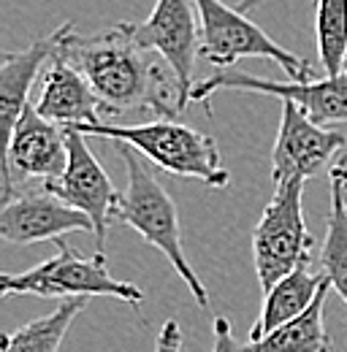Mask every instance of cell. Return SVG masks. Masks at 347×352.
Wrapping results in <instances>:
<instances>
[{"label":"cell","instance_id":"cell-17","mask_svg":"<svg viewBox=\"0 0 347 352\" xmlns=\"http://www.w3.org/2000/svg\"><path fill=\"white\" fill-rule=\"evenodd\" d=\"M87 307V298H63V304L49 314L30 320L28 325L17 328L14 333L3 336V352H60V344L76 320V314Z\"/></svg>","mask_w":347,"mask_h":352},{"label":"cell","instance_id":"cell-20","mask_svg":"<svg viewBox=\"0 0 347 352\" xmlns=\"http://www.w3.org/2000/svg\"><path fill=\"white\" fill-rule=\"evenodd\" d=\"M212 352H244V347L236 342L231 322L225 317H217L212 322Z\"/></svg>","mask_w":347,"mask_h":352},{"label":"cell","instance_id":"cell-10","mask_svg":"<svg viewBox=\"0 0 347 352\" xmlns=\"http://www.w3.org/2000/svg\"><path fill=\"white\" fill-rule=\"evenodd\" d=\"M65 138H68V166L60 174V179L49 182L46 187L54 195H60L68 206L79 209L92 220V228H95L92 236H95L98 252H103L109 228L114 222L120 192L114 190L112 179L98 163V157L90 152L85 133L76 128H65Z\"/></svg>","mask_w":347,"mask_h":352},{"label":"cell","instance_id":"cell-8","mask_svg":"<svg viewBox=\"0 0 347 352\" xmlns=\"http://www.w3.org/2000/svg\"><path fill=\"white\" fill-rule=\"evenodd\" d=\"M220 89H239V92H258L271 95L282 100H293L304 114L323 125V128H337L347 122V74L339 76H326L320 82H274V79H260L253 74H236V71H217L209 79L196 82L190 92V103H207Z\"/></svg>","mask_w":347,"mask_h":352},{"label":"cell","instance_id":"cell-21","mask_svg":"<svg viewBox=\"0 0 347 352\" xmlns=\"http://www.w3.org/2000/svg\"><path fill=\"white\" fill-rule=\"evenodd\" d=\"M155 352H182V328L176 320H166L160 333H158V344Z\"/></svg>","mask_w":347,"mask_h":352},{"label":"cell","instance_id":"cell-18","mask_svg":"<svg viewBox=\"0 0 347 352\" xmlns=\"http://www.w3.org/2000/svg\"><path fill=\"white\" fill-rule=\"evenodd\" d=\"M320 271L347 307V201L337 182H331V217L320 252Z\"/></svg>","mask_w":347,"mask_h":352},{"label":"cell","instance_id":"cell-19","mask_svg":"<svg viewBox=\"0 0 347 352\" xmlns=\"http://www.w3.org/2000/svg\"><path fill=\"white\" fill-rule=\"evenodd\" d=\"M315 36L317 57L326 76L345 74L347 57V0H317L315 3Z\"/></svg>","mask_w":347,"mask_h":352},{"label":"cell","instance_id":"cell-23","mask_svg":"<svg viewBox=\"0 0 347 352\" xmlns=\"http://www.w3.org/2000/svg\"><path fill=\"white\" fill-rule=\"evenodd\" d=\"M233 3H236L233 8H239L242 14H250V11H255V8H258L263 0H233Z\"/></svg>","mask_w":347,"mask_h":352},{"label":"cell","instance_id":"cell-5","mask_svg":"<svg viewBox=\"0 0 347 352\" xmlns=\"http://www.w3.org/2000/svg\"><path fill=\"white\" fill-rule=\"evenodd\" d=\"M302 198L304 179L274 184V195L253 230V261L263 293L312 258L315 239L304 222Z\"/></svg>","mask_w":347,"mask_h":352},{"label":"cell","instance_id":"cell-9","mask_svg":"<svg viewBox=\"0 0 347 352\" xmlns=\"http://www.w3.org/2000/svg\"><path fill=\"white\" fill-rule=\"evenodd\" d=\"M347 146V135L337 128L312 122L293 100H282V120L271 149V179H315L326 174L331 160Z\"/></svg>","mask_w":347,"mask_h":352},{"label":"cell","instance_id":"cell-6","mask_svg":"<svg viewBox=\"0 0 347 352\" xmlns=\"http://www.w3.org/2000/svg\"><path fill=\"white\" fill-rule=\"evenodd\" d=\"M201 19V57L212 63L217 71H228L236 60L263 57L277 63L291 82H309L312 68L299 54L282 49L274 38H269L255 22L247 19L233 6L222 0H196Z\"/></svg>","mask_w":347,"mask_h":352},{"label":"cell","instance_id":"cell-22","mask_svg":"<svg viewBox=\"0 0 347 352\" xmlns=\"http://www.w3.org/2000/svg\"><path fill=\"white\" fill-rule=\"evenodd\" d=\"M331 182H337L345 192V201H347V157H342L339 163L331 166Z\"/></svg>","mask_w":347,"mask_h":352},{"label":"cell","instance_id":"cell-7","mask_svg":"<svg viewBox=\"0 0 347 352\" xmlns=\"http://www.w3.org/2000/svg\"><path fill=\"white\" fill-rule=\"evenodd\" d=\"M65 166H68L65 128L49 122L36 106L28 103L0 157L3 198H8L17 190V184L30 187L60 179Z\"/></svg>","mask_w":347,"mask_h":352},{"label":"cell","instance_id":"cell-15","mask_svg":"<svg viewBox=\"0 0 347 352\" xmlns=\"http://www.w3.org/2000/svg\"><path fill=\"white\" fill-rule=\"evenodd\" d=\"M326 276L323 271H312L309 261H304L299 268H293L288 276H282L271 290H266V301L263 311L255 320L253 331H250V342H258L266 333H271L274 328L296 320L306 309L315 304V298L320 296V290L326 287Z\"/></svg>","mask_w":347,"mask_h":352},{"label":"cell","instance_id":"cell-13","mask_svg":"<svg viewBox=\"0 0 347 352\" xmlns=\"http://www.w3.org/2000/svg\"><path fill=\"white\" fill-rule=\"evenodd\" d=\"M71 28H74V22H65L57 30H52L49 36L28 44L19 52H3V57H0V133H3V149L11 138V133H14L17 120L22 117V111L28 106L30 87L36 85L39 76H43L49 60L54 57L57 46L63 44V38L68 36Z\"/></svg>","mask_w":347,"mask_h":352},{"label":"cell","instance_id":"cell-2","mask_svg":"<svg viewBox=\"0 0 347 352\" xmlns=\"http://www.w3.org/2000/svg\"><path fill=\"white\" fill-rule=\"evenodd\" d=\"M114 144L128 171V184L120 192L114 222L128 225L147 244L158 247L166 255V261L174 265V271L182 276L187 290L193 293L196 304L201 309H209V293L204 282L198 279V274L193 271V265L185 255V247H182V230H179L174 198L160 184V179L152 174V168L144 163V155L138 149H133L130 144H123V141H114Z\"/></svg>","mask_w":347,"mask_h":352},{"label":"cell","instance_id":"cell-14","mask_svg":"<svg viewBox=\"0 0 347 352\" xmlns=\"http://www.w3.org/2000/svg\"><path fill=\"white\" fill-rule=\"evenodd\" d=\"M60 49V46H57ZM36 109L49 122L60 128H79V125H98L103 122L101 100L92 92L85 74L71 65L60 52L49 60L41 76V95Z\"/></svg>","mask_w":347,"mask_h":352},{"label":"cell","instance_id":"cell-11","mask_svg":"<svg viewBox=\"0 0 347 352\" xmlns=\"http://www.w3.org/2000/svg\"><path fill=\"white\" fill-rule=\"evenodd\" d=\"M87 230L92 233V220L79 209L68 206L60 195H54L46 184H30L14 190V195L3 198L0 209V236L8 244H39L57 241L68 233Z\"/></svg>","mask_w":347,"mask_h":352},{"label":"cell","instance_id":"cell-3","mask_svg":"<svg viewBox=\"0 0 347 352\" xmlns=\"http://www.w3.org/2000/svg\"><path fill=\"white\" fill-rule=\"evenodd\" d=\"M87 138L123 141L138 149L152 166L176 176H190L204 182L207 187H225L231 182V171L222 166V155L217 141L207 133L187 128L176 120H149L138 125H79Z\"/></svg>","mask_w":347,"mask_h":352},{"label":"cell","instance_id":"cell-4","mask_svg":"<svg viewBox=\"0 0 347 352\" xmlns=\"http://www.w3.org/2000/svg\"><path fill=\"white\" fill-rule=\"evenodd\" d=\"M57 255L33 265L22 274H3L0 276V296H41V298H117L130 307H138L144 301V293L123 279H114L109 274L106 255H82L65 239H57Z\"/></svg>","mask_w":347,"mask_h":352},{"label":"cell","instance_id":"cell-12","mask_svg":"<svg viewBox=\"0 0 347 352\" xmlns=\"http://www.w3.org/2000/svg\"><path fill=\"white\" fill-rule=\"evenodd\" d=\"M196 0H158L144 22H133L138 41L158 52L171 65L187 106L190 92L196 87V57L201 54V19L196 22Z\"/></svg>","mask_w":347,"mask_h":352},{"label":"cell","instance_id":"cell-24","mask_svg":"<svg viewBox=\"0 0 347 352\" xmlns=\"http://www.w3.org/2000/svg\"><path fill=\"white\" fill-rule=\"evenodd\" d=\"M345 74H347V57H345Z\"/></svg>","mask_w":347,"mask_h":352},{"label":"cell","instance_id":"cell-1","mask_svg":"<svg viewBox=\"0 0 347 352\" xmlns=\"http://www.w3.org/2000/svg\"><path fill=\"white\" fill-rule=\"evenodd\" d=\"M57 52L85 74L101 111L109 117L149 114L152 120H176L187 109L171 65L138 41L133 22H114L92 36H79L71 28Z\"/></svg>","mask_w":347,"mask_h":352},{"label":"cell","instance_id":"cell-16","mask_svg":"<svg viewBox=\"0 0 347 352\" xmlns=\"http://www.w3.org/2000/svg\"><path fill=\"white\" fill-rule=\"evenodd\" d=\"M331 285L320 290L315 304L296 320L274 328L258 342L244 344V352H331V336L323 328V304Z\"/></svg>","mask_w":347,"mask_h":352}]
</instances>
